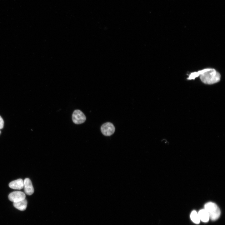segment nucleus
Segmentation results:
<instances>
[{
  "mask_svg": "<svg viewBox=\"0 0 225 225\" xmlns=\"http://www.w3.org/2000/svg\"><path fill=\"white\" fill-rule=\"evenodd\" d=\"M199 71L200 79L204 84H212L220 80V74L214 68H206Z\"/></svg>",
  "mask_w": 225,
  "mask_h": 225,
  "instance_id": "f257e3e1",
  "label": "nucleus"
},
{
  "mask_svg": "<svg viewBox=\"0 0 225 225\" xmlns=\"http://www.w3.org/2000/svg\"><path fill=\"white\" fill-rule=\"evenodd\" d=\"M204 209L208 213L210 219L212 221L217 220L220 216V210L214 202H209L206 203L204 206Z\"/></svg>",
  "mask_w": 225,
  "mask_h": 225,
  "instance_id": "f03ea898",
  "label": "nucleus"
},
{
  "mask_svg": "<svg viewBox=\"0 0 225 225\" xmlns=\"http://www.w3.org/2000/svg\"><path fill=\"white\" fill-rule=\"evenodd\" d=\"M72 118L73 122L77 124L83 123L86 120L85 115L79 110H76L74 111Z\"/></svg>",
  "mask_w": 225,
  "mask_h": 225,
  "instance_id": "7ed1b4c3",
  "label": "nucleus"
},
{
  "mask_svg": "<svg viewBox=\"0 0 225 225\" xmlns=\"http://www.w3.org/2000/svg\"><path fill=\"white\" fill-rule=\"evenodd\" d=\"M101 130L102 134L105 136H110L114 133L115 128L111 122H107L103 124L101 127Z\"/></svg>",
  "mask_w": 225,
  "mask_h": 225,
  "instance_id": "20e7f679",
  "label": "nucleus"
},
{
  "mask_svg": "<svg viewBox=\"0 0 225 225\" xmlns=\"http://www.w3.org/2000/svg\"><path fill=\"white\" fill-rule=\"evenodd\" d=\"M10 201L16 202L25 199V194L21 191H15L10 193L8 196Z\"/></svg>",
  "mask_w": 225,
  "mask_h": 225,
  "instance_id": "39448f33",
  "label": "nucleus"
},
{
  "mask_svg": "<svg viewBox=\"0 0 225 225\" xmlns=\"http://www.w3.org/2000/svg\"><path fill=\"white\" fill-rule=\"evenodd\" d=\"M23 188L25 193L28 195H31L34 192L32 182L28 178H26L24 179Z\"/></svg>",
  "mask_w": 225,
  "mask_h": 225,
  "instance_id": "423d86ee",
  "label": "nucleus"
},
{
  "mask_svg": "<svg viewBox=\"0 0 225 225\" xmlns=\"http://www.w3.org/2000/svg\"><path fill=\"white\" fill-rule=\"evenodd\" d=\"M9 186L11 188L20 190L23 188L24 181L22 179H19L11 182Z\"/></svg>",
  "mask_w": 225,
  "mask_h": 225,
  "instance_id": "0eeeda50",
  "label": "nucleus"
},
{
  "mask_svg": "<svg viewBox=\"0 0 225 225\" xmlns=\"http://www.w3.org/2000/svg\"><path fill=\"white\" fill-rule=\"evenodd\" d=\"M13 205L14 207L20 211H23L26 208L27 201L26 199H25L20 201L14 202Z\"/></svg>",
  "mask_w": 225,
  "mask_h": 225,
  "instance_id": "6e6552de",
  "label": "nucleus"
},
{
  "mask_svg": "<svg viewBox=\"0 0 225 225\" xmlns=\"http://www.w3.org/2000/svg\"><path fill=\"white\" fill-rule=\"evenodd\" d=\"M198 214L200 221L202 222H206L209 220L210 218L209 214L204 209L200 210Z\"/></svg>",
  "mask_w": 225,
  "mask_h": 225,
  "instance_id": "1a4fd4ad",
  "label": "nucleus"
},
{
  "mask_svg": "<svg viewBox=\"0 0 225 225\" xmlns=\"http://www.w3.org/2000/svg\"><path fill=\"white\" fill-rule=\"evenodd\" d=\"M190 217L191 220L194 223L197 224L200 223V220L198 212L196 211L193 210L192 211L191 213Z\"/></svg>",
  "mask_w": 225,
  "mask_h": 225,
  "instance_id": "9d476101",
  "label": "nucleus"
},
{
  "mask_svg": "<svg viewBox=\"0 0 225 225\" xmlns=\"http://www.w3.org/2000/svg\"><path fill=\"white\" fill-rule=\"evenodd\" d=\"M4 125V122L2 117L0 116V129L3 128Z\"/></svg>",
  "mask_w": 225,
  "mask_h": 225,
  "instance_id": "9b49d317",
  "label": "nucleus"
}]
</instances>
